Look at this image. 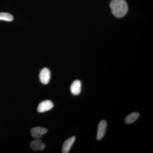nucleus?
<instances>
[{
	"instance_id": "nucleus-1",
	"label": "nucleus",
	"mask_w": 153,
	"mask_h": 153,
	"mask_svg": "<svg viewBox=\"0 0 153 153\" xmlns=\"http://www.w3.org/2000/svg\"><path fill=\"white\" fill-rule=\"evenodd\" d=\"M112 14L117 18H122L126 14L128 10L125 0H112L110 4Z\"/></svg>"
},
{
	"instance_id": "nucleus-2",
	"label": "nucleus",
	"mask_w": 153,
	"mask_h": 153,
	"mask_svg": "<svg viewBox=\"0 0 153 153\" xmlns=\"http://www.w3.org/2000/svg\"><path fill=\"white\" fill-rule=\"evenodd\" d=\"M107 122L105 120H102L99 123L98 128H97V139L101 140L104 137L107 128Z\"/></svg>"
},
{
	"instance_id": "nucleus-3",
	"label": "nucleus",
	"mask_w": 153,
	"mask_h": 153,
	"mask_svg": "<svg viewBox=\"0 0 153 153\" xmlns=\"http://www.w3.org/2000/svg\"><path fill=\"white\" fill-rule=\"evenodd\" d=\"M53 106L54 105L52 101L49 100H44L38 105L37 111L40 113L45 112L52 109Z\"/></svg>"
},
{
	"instance_id": "nucleus-4",
	"label": "nucleus",
	"mask_w": 153,
	"mask_h": 153,
	"mask_svg": "<svg viewBox=\"0 0 153 153\" xmlns=\"http://www.w3.org/2000/svg\"><path fill=\"white\" fill-rule=\"evenodd\" d=\"M47 129L40 127H34L31 130V135L33 137L37 139L42 137L43 135L47 133Z\"/></svg>"
},
{
	"instance_id": "nucleus-5",
	"label": "nucleus",
	"mask_w": 153,
	"mask_h": 153,
	"mask_svg": "<svg viewBox=\"0 0 153 153\" xmlns=\"http://www.w3.org/2000/svg\"><path fill=\"white\" fill-rule=\"evenodd\" d=\"M39 78L43 84H48L50 79V71L49 69L47 68L42 69L39 74Z\"/></svg>"
},
{
	"instance_id": "nucleus-6",
	"label": "nucleus",
	"mask_w": 153,
	"mask_h": 153,
	"mask_svg": "<svg viewBox=\"0 0 153 153\" xmlns=\"http://www.w3.org/2000/svg\"><path fill=\"white\" fill-rule=\"evenodd\" d=\"M76 137L73 136L66 140L62 147V152L63 153H68L75 141Z\"/></svg>"
},
{
	"instance_id": "nucleus-7",
	"label": "nucleus",
	"mask_w": 153,
	"mask_h": 153,
	"mask_svg": "<svg viewBox=\"0 0 153 153\" xmlns=\"http://www.w3.org/2000/svg\"><path fill=\"white\" fill-rule=\"evenodd\" d=\"M70 90L73 95H77L79 94L81 90V82L79 80H74L71 84Z\"/></svg>"
},
{
	"instance_id": "nucleus-8",
	"label": "nucleus",
	"mask_w": 153,
	"mask_h": 153,
	"mask_svg": "<svg viewBox=\"0 0 153 153\" xmlns=\"http://www.w3.org/2000/svg\"><path fill=\"white\" fill-rule=\"evenodd\" d=\"M30 147L34 151L43 150L46 147V145L42 143L40 140H36L31 142L30 143Z\"/></svg>"
},
{
	"instance_id": "nucleus-9",
	"label": "nucleus",
	"mask_w": 153,
	"mask_h": 153,
	"mask_svg": "<svg viewBox=\"0 0 153 153\" xmlns=\"http://www.w3.org/2000/svg\"><path fill=\"white\" fill-rule=\"evenodd\" d=\"M140 116L139 113L138 112H133L131 114L126 117L125 122L127 124L133 123Z\"/></svg>"
},
{
	"instance_id": "nucleus-10",
	"label": "nucleus",
	"mask_w": 153,
	"mask_h": 153,
	"mask_svg": "<svg viewBox=\"0 0 153 153\" xmlns=\"http://www.w3.org/2000/svg\"><path fill=\"white\" fill-rule=\"evenodd\" d=\"M13 20V17L10 14L7 13H0V20L12 22Z\"/></svg>"
}]
</instances>
